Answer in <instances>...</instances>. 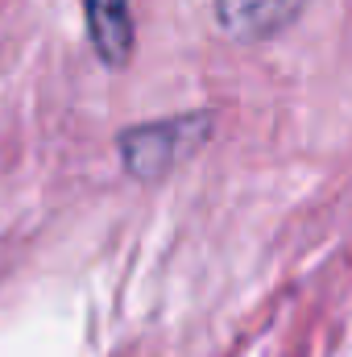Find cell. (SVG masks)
I'll return each instance as SVG.
<instances>
[{"label":"cell","mask_w":352,"mask_h":357,"mask_svg":"<svg viewBox=\"0 0 352 357\" xmlns=\"http://www.w3.org/2000/svg\"><path fill=\"white\" fill-rule=\"evenodd\" d=\"M307 0H216V17L224 25V33L241 38V42H265L273 33H282Z\"/></svg>","instance_id":"7a4b0ae2"},{"label":"cell","mask_w":352,"mask_h":357,"mask_svg":"<svg viewBox=\"0 0 352 357\" xmlns=\"http://www.w3.org/2000/svg\"><path fill=\"white\" fill-rule=\"evenodd\" d=\"M216 129V116L211 112H178L166 121H145V125H133L116 137V150H120V162L125 171L141 183H158L166 178L175 167H182L191 154H199L207 146Z\"/></svg>","instance_id":"6da1fadb"},{"label":"cell","mask_w":352,"mask_h":357,"mask_svg":"<svg viewBox=\"0 0 352 357\" xmlns=\"http://www.w3.org/2000/svg\"><path fill=\"white\" fill-rule=\"evenodd\" d=\"M83 21H88V38L99 54V63L108 67H125L133 59V8L129 0H83Z\"/></svg>","instance_id":"3957f363"}]
</instances>
